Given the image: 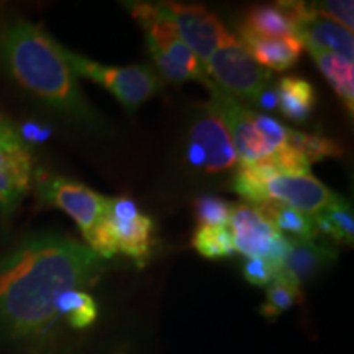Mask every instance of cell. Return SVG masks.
Instances as JSON below:
<instances>
[{
    "instance_id": "25",
    "label": "cell",
    "mask_w": 354,
    "mask_h": 354,
    "mask_svg": "<svg viewBox=\"0 0 354 354\" xmlns=\"http://www.w3.org/2000/svg\"><path fill=\"white\" fill-rule=\"evenodd\" d=\"M233 203L214 196H201L196 201L197 227H228L230 216L233 212Z\"/></svg>"
},
{
    "instance_id": "2",
    "label": "cell",
    "mask_w": 354,
    "mask_h": 354,
    "mask_svg": "<svg viewBox=\"0 0 354 354\" xmlns=\"http://www.w3.org/2000/svg\"><path fill=\"white\" fill-rule=\"evenodd\" d=\"M0 59L13 81L74 120L91 123L94 110L84 99L64 46L39 25L17 20L0 37Z\"/></svg>"
},
{
    "instance_id": "22",
    "label": "cell",
    "mask_w": 354,
    "mask_h": 354,
    "mask_svg": "<svg viewBox=\"0 0 354 354\" xmlns=\"http://www.w3.org/2000/svg\"><path fill=\"white\" fill-rule=\"evenodd\" d=\"M286 145L302 154L310 165L322 161L325 158L343 156V146L336 143L335 140L322 135H313V133L290 130V128L287 131Z\"/></svg>"
},
{
    "instance_id": "28",
    "label": "cell",
    "mask_w": 354,
    "mask_h": 354,
    "mask_svg": "<svg viewBox=\"0 0 354 354\" xmlns=\"http://www.w3.org/2000/svg\"><path fill=\"white\" fill-rule=\"evenodd\" d=\"M274 269L266 263L264 259L259 258H246L243 263V277L253 286H269L272 282Z\"/></svg>"
},
{
    "instance_id": "18",
    "label": "cell",
    "mask_w": 354,
    "mask_h": 354,
    "mask_svg": "<svg viewBox=\"0 0 354 354\" xmlns=\"http://www.w3.org/2000/svg\"><path fill=\"white\" fill-rule=\"evenodd\" d=\"M240 30L259 35V37H295L294 24L281 2L276 6L250 8L241 21Z\"/></svg>"
},
{
    "instance_id": "27",
    "label": "cell",
    "mask_w": 354,
    "mask_h": 354,
    "mask_svg": "<svg viewBox=\"0 0 354 354\" xmlns=\"http://www.w3.org/2000/svg\"><path fill=\"white\" fill-rule=\"evenodd\" d=\"M254 120H256V125L259 128V131L263 133L266 141H268V145L271 146L272 153H276L281 148H284L289 128H286L281 122H277L276 118L269 117V115L261 113V112H254Z\"/></svg>"
},
{
    "instance_id": "13",
    "label": "cell",
    "mask_w": 354,
    "mask_h": 354,
    "mask_svg": "<svg viewBox=\"0 0 354 354\" xmlns=\"http://www.w3.org/2000/svg\"><path fill=\"white\" fill-rule=\"evenodd\" d=\"M190 141L197 143L205 153L203 171L207 174H220L236 166L238 156L232 138L223 122L209 105H203V110L194 120V125L190 128Z\"/></svg>"
},
{
    "instance_id": "21",
    "label": "cell",
    "mask_w": 354,
    "mask_h": 354,
    "mask_svg": "<svg viewBox=\"0 0 354 354\" xmlns=\"http://www.w3.org/2000/svg\"><path fill=\"white\" fill-rule=\"evenodd\" d=\"M57 317H64L73 328L82 330L91 326L97 320V304L95 300L82 289H73L64 292L56 300Z\"/></svg>"
},
{
    "instance_id": "11",
    "label": "cell",
    "mask_w": 354,
    "mask_h": 354,
    "mask_svg": "<svg viewBox=\"0 0 354 354\" xmlns=\"http://www.w3.org/2000/svg\"><path fill=\"white\" fill-rule=\"evenodd\" d=\"M263 201H274L290 209L315 216L336 197V194L312 174H274L261 185Z\"/></svg>"
},
{
    "instance_id": "16",
    "label": "cell",
    "mask_w": 354,
    "mask_h": 354,
    "mask_svg": "<svg viewBox=\"0 0 354 354\" xmlns=\"http://www.w3.org/2000/svg\"><path fill=\"white\" fill-rule=\"evenodd\" d=\"M277 109L294 123H305L317 107V88L300 77H284L277 82Z\"/></svg>"
},
{
    "instance_id": "4",
    "label": "cell",
    "mask_w": 354,
    "mask_h": 354,
    "mask_svg": "<svg viewBox=\"0 0 354 354\" xmlns=\"http://www.w3.org/2000/svg\"><path fill=\"white\" fill-rule=\"evenodd\" d=\"M135 19L145 30L149 55L158 73L169 82L198 81L205 84L209 76L205 66L183 41L174 19L162 3H127Z\"/></svg>"
},
{
    "instance_id": "1",
    "label": "cell",
    "mask_w": 354,
    "mask_h": 354,
    "mask_svg": "<svg viewBox=\"0 0 354 354\" xmlns=\"http://www.w3.org/2000/svg\"><path fill=\"white\" fill-rule=\"evenodd\" d=\"M104 268V258L66 234L25 238L0 259V325L13 336L44 333L59 295L91 286Z\"/></svg>"
},
{
    "instance_id": "10",
    "label": "cell",
    "mask_w": 354,
    "mask_h": 354,
    "mask_svg": "<svg viewBox=\"0 0 354 354\" xmlns=\"http://www.w3.org/2000/svg\"><path fill=\"white\" fill-rule=\"evenodd\" d=\"M33 158L15 125L3 118L0 125V212L19 209L33 185Z\"/></svg>"
},
{
    "instance_id": "14",
    "label": "cell",
    "mask_w": 354,
    "mask_h": 354,
    "mask_svg": "<svg viewBox=\"0 0 354 354\" xmlns=\"http://www.w3.org/2000/svg\"><path fill=\"white\" fill-rule=\"evenodd\" d=\"M335 261L336 251L328 245H320L312 240H289V250L277 272L300 287Z\"/></svg>"
},
{
    "instance_id": "24",
    "label": "cell",
    "mask_w": 354,
    "mask_h": 354,
    "mask_svg": "<svg viewBox=\"0 0 354 354\" xmlns=\"http://www.w3.org/2000/svg\"><path fill=\"white\" fill-rule=\"evenodd\" d=\"M192 246L207 259L232 258L236 253L228 227H197L192 236Z\"/></svg>"
},
{
    "instance_id": "26",
    "label": "cell",
    "mask_w": 354,
    "mask_h": 354,
    "mask_svg": "<svg viewBox=\"0 0 354 354\" xmlns=\"http://www.w3.org/2000/svg\"><path fill=\"white\" fill-rule=\"evenodd\" d=\"M312 10L317 13L318 17L328 19L335 24L344 26V28L353 32L354 25V3L351 0H325V2H310Z\"/></svg>"
},
{
    "instance_id": "12",
    "label": "cell",
    "mask_w": 354,
    "mask_h": 354,
    "mask_svg": "<svg viewBox=\"0 0 354 354\" xmlns=\"http://www.w3.org/2000/svg\"><path fill=\"white\" fill-rule=\"evenodd\" d=\"M166 10L176 21L177 32L189 50L197 56V59L205 66L210 56L214 55L223 38L227 37V30L216 19L215 13L201 6H185V3L166 2L162 3Z\"/></svg>"
},
{
    "instance_id": "31",
    "label": "cell",
    "mask_w": 354,
    "mask_h": 354,
    "mask_svg": "<svg viewBox=\"0 0 354 354\" xmlns=\"http://www.w3.org/2000/svg\"><path fill=\"white\" fill-rule=\"evenodd\" d=\"M187 159L194 167H202V169H205V153H203L201 146L194 143V141H189Z\"/></svg>"
},
{
    "instance_id": "23",
    "label": "cell",
    "mask_w": 354,
    "mask_h": 354,
    "mask_svg": "<svg viewBox=\"0 0 354 354\" xmlns=\"http://www.w3.org/2000/svg\"><path fill=\"white\" fill-rule=\"evenodd\" d=\"M302 289L287 277L282 276V274L277 272L268 287L266 302L261 305V313L268 320H272V318H277L281 315L282 312H286V310L302 302Z\"/></svg>"
},
{
    "instance_id": "3",
    "label": "cell",
    "mask_w": 354,
    "mask_h": 354,
    "mask_svg": "<svg viewBox=\"0 0 354 354\" xmlns=\"http://www.w3.org/2000/svg\"><path fill=\"white\" fill-rule=\"evenodd\" d=\"M154 221L130 197H107L99 223L84 240L100 258L125 254L143 268L153 254Z\"/></svg>"
},
{
    "instance_id": "19",
    "label": "cell",
    "mask_w": 354,
    "mask_h": 354,
    "mask_svg": "<svg viewBox=\"0 0 354 354\" xmlns=\"http://www.w3.org/2000/svg\"><path fill=\"white\" fill-rule=\"evenodd\" d=\"M254 207L266 221L272 225L277 232H289L297 234L302 240H313L318 234L315 216L305 215L302 212L290 209L274 201H266Z\"/></svg>"
},
{
    "instance_id": "32",
    "label": "cell",
    "mask_w": 354,
    "mask_h": 354,
    "mask_svg": "<svg viewBox=\"0 0 354 354\" xmlns=\"http://www.w3.org/2000/svg\"><path fill=\"white\" fill-rule=\"evenodd\" d=\"M3 118H6V117H2V115H0V125H2V122H3Z\"/></svg>"
},
{
    "instance_id": "15",
    "label": "cell",
    "mask_w": 354,
    "mask_h": 354,
    "mask_svg": "<svg viewBox=\"0 0 354 354\" xmlns=\"http://www.w3.org/2000/svg\"><path fill=\"white\" fill-rule=\"evenodd\" d=\"M243 46L254 57L258 64L264 69L282 71L290 69L300 59L304 51V44L297 37H259V35L240 30Z\"/></svg>"
},
{
    "instance_id": "20",
    "label": "cell",
    "mask_w": 354,
    "mask_h": 354,
    "mask_svg": "<svg viewBox=\"0 0 354 354\" xmlns=\"http://www.w3.org/2000/svg\"><path fill=\"white\" fill-rule=\"evenodd\" d=\"M318 233L326 234L336 243H346L353 246L354 218L353 207L348 201L336 194V197L322 212L315 215Z\"/></svg>"
},
{
    "instance_id": "6",
    "label": "cell",
    "mask_w": 354,
    "mask_h": 354,
    "mask_svg": "<svg viewBox=\"0 0 354 354\" xmlns=\"http://www.w3.org/2000/svg\"><path fill=\"white\" fill-rule=\"evenodd\" d=\"M64 55L76 76L87 77L88 81L107 88L128 112H133L143 105L161 87L156 71L149 66L133 64L125 68L104 66L66 48Z\"/></svg>"
},
{
    "instance_id": "8",
    "label": "cell",
    "mask_w": 354,
    "mask_h": 354,
    "mask_svg": "<svg viewBox=\"0 0 354 354\" xmlns=\"http://www.w3.org/2000/svg\"><path fill=\"white\" fill-rule=\"evenodd\" d=\"M233 246L246 258L264 259L274 272L279 271L289 250V238L277 232L250 203H238L230 216Z\"/></svg>"
},
{
    "instance_id": "29",
    "label": "cell",
    "mask_w": 354,
    "mask_h": 354,
    "mask_svg": "<svg viewBox=\"0 0 354 354\" xmlns=\"http://www.w3.org/2000/svg\"><path fill=\"white\" fill-rule=\"evenodd\" d=\"M19 131L20 138L24 140V143L30 141V143H43L51 136V128L50 127H44L39 125V123L35 122H28L25 125H21Z\"/></svg>"
},
{
    "instance_id": "7",
    "label": "cell",
    "mask_w": 354,
    "mask_h": 354,
    "mask_svg": "<svg viewBox=\"0 0 354 354\" xmlns=\"http://www.w3.org/2000/svg\"><path fill=\"white\" fill-rule=\"evenodd\" d=\"M33 183L39 203L68 214L77 223L84 238L99 223L107 197L94 192L77 180L41 169L35 172Z\"/></svg>"
},
{
    "instance_id": "9",
    "label": "cell",
    "mask_w": 354,
    "mask_h": 354,
    "mask_svg": "<svg viewBox=\"0 0 354 354\" xmlns=\"http://www.w3.org/2000/svg\"><path fill=\"white\" fill-rule=\"evenodd\" d=\"M203 86L210 92V102L207 105L223 122L241 165H256L272 154L271 146L256 125L254 112L243 107L241 102L221 91L210 79Z\"/></svg>"
},
{
    "instance_id": "5",
    "label": "cell",
    "mask_w": 354,
    "mask_h": 354,
    "mask_svg": "<svg viewBox=\"0 0 354 354\" xmlns=\"http://www.w3.org/2000/svg\"><path fill=\"white\" fill-rule=\"evenodd\" d=\"M205 73L215 86L233 99L253 105L271 81L269 71L256 63L240 39L230 33L205 63Z\"/></svg>"
},
{
    "instance_id": "30",
    "label": "cell",
    "mask_w": 354,
    "mask_h": 354,
    "mask_svg": "<svg viewBox=\"0 0 354 354\" xmlns=\"http://www.w3.org/2000/svg\"><path fill=\"white\" fill-rule=\"evenodd\" d=\"M256 107L264 110V112H269V110H274L277 109V94H276V88H264L263 92H261V95L258 97V100H256Z\"/></svg>"
},
{
    "instance_id": "17",
    "label": "cell",
    "mask_w": 354,
    "mask_h": 354,
    "mask_svg": "<svg viewBox=\"0 0 354 354\" xmlns=\"http://www.w3.org/2000/svg\"><path fill=\"white\" fill-rule=\"evenodd\" d=\"M313 61L323 73L331 88L343 102L349 115L354 112V74L353 63L328 51L310 50Z\"/></svg>"
}]
</instances>
